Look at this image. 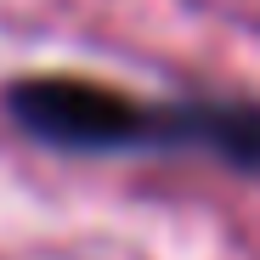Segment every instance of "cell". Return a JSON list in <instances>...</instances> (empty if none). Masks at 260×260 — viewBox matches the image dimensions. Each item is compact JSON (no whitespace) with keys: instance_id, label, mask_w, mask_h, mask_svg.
Instances as JSON below:
<instances>
[{"instance_id":"cell-1","label":"cell","mask_w":260,"mask_h":260,"mask_svg":"<svg viewBox=\"0 0 260 260\" xmlns=\"http://www.w3.org/2000/svg\"><path fill=\"white\" fill-rule=\"evenodd\" d=\"M6 108L28 136L68 147V153H108V147H130V142H176V113H147L142 102L108 91V85L68 79V74L17 79L6 91Z\"/></svg>"},{"instance_id":"cell-2","label":"cell","mask_w":260,"mask_h":260,"mask_svg":"<svg viewBox=\"0 0 260 260\" xmlns=\"http://www.w3.org/2000/svg\"><path fill=\"white\" fill-rule=\"evenodd\" d=\"M176 142H198L226 164L260 176V108L254 102H215V108H176Z\"/></svg>"}]
</instances>
